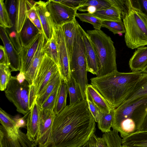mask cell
<instances>
[{"label": "cell", "mask_w": 147, "mask_h": 147, "mask_svg": "<svg viewBox=\"0 0 147 147\" xmlns=\"http://www.w3.org/2000/svg\"><path fill=\"white\" fill-rule=\"evenodd\" d=\"M95 122L86 99L67 105L56 115L45 147H82L94 134Z\"/></svg>", "instance_id": "6da1fadb"}, {"label": "cell", "mask_w": 147, "mask_h": 147, "mask_svg": "<svg viewBox=\"0 0 147 147\" xmlns=\"http://www.w3.org/2000/svg\"><path fill=\"white\" fill-rule=\"evenodd\" d=\"M142 74L140 72H121L117 70L91 78L90 84L115 109L125 100Z\"/></svg>", "instance_id": "7a4b0ae2"}, {"label": "cell", "mask_w": 147, "mask_h": 147, "mask_svg": "<svg viewBox=\"0 0 147 147\" xmlns=\"http://www.w3.org/2000/svg\"><path fill=\"white\" fill-rule=\"evenodd\" d=\"M147 114V95L122 104L114 109L112 127L124 138L140 131Z\"/></svg>", "instance_id": "3957f363"}, {"label": "cell", "mask_w": 147, "mask_h": 147, "mask_svg": "<svg viewBox=\"0 0 147 147\" xmlns=\"http://www.w3.org/2000/svg\"><path fill=\"white\" fill-rule=\"evenodd\" d=\"M86 33L98 57V71L96 76L117 71L116 50L110 36L100 30H88Z\"/></svg>", "instance_id": "277c9868"}, {"label": "cell", "mask_w": 147, "mask_h": 147, "mask_svg": "<svg viewBox=\"0 0 147 147\" xmlns=\"http://www.w3.org/2000/svg\"><path fill=\"white\" fill-rule=\"evenodd\" d=\"M123 21L125 29V42L128 48L133 49L147 45V17L140 9L132 3Z\"/></svg>", "instance_id": "5b68a950"}, {"label": "cell", "mask_w": 147, "mask_h": 147, "mask_svg": "<svg viewBox=\"0 0 147 147\" xmlns=\"http://www.w3.org/2000/svg\"><path fill=\"white\" fill-rule=\"evenodd\" d=\"M5 92L6 97L15 106L17 111L24 116L30 111L36 99L24 75L20 74L12 76Z\"/></svg>", "instance_id": "8992f818"}, {"label": "cell", "mask_w": 147, "mask_h": 147, "mask_svg": "<svg viewBox=\"0 0 147 147\" xmlns=\"http://www.w3.org/2000/svg\"><path fill=\"white\" fill-rule=\"evenodd\" d=\"M78 23L76 38L71 56L69 66L71 76L78 84L82 98H86L88 85L87 64L85 50L80 29Z\"/></svg>", "instance_id": "52a82bcc"}, {"label": "cell", "mask_w": 147, "mask_h": 147, "mask_svg": "<svg viewBox=\"0 0 147 147\" xmlns=\"http://www.w3.org/2000/svg\"><path fill=\"white\" fill-rule=\"evenodd\" d=\"M59 71L57 64L45 53L32 84L30 86L36 98L44 90L53 76Z\"/></svg>", "instance_id": "ba28073f"}, {"label": "cell", "mask_w": 147, "mask_h": 147, "mask_svg": "<svg viewBox=\"0 0 147 147\" xmlns=\"http://www.w3.org/2000/svg\"><path fill=\"white\" fill-rule=\"evenodd\" d=\"M53 29L58 49L59 71L62 79L66 83L69 80L71 76L68 52L61 27L53 23Z\"/></svg>", "instance_id": "9c48e42d"}, {"label": "cell", "mask_w": 147, "mask_h": 147, "mask_svg": "<svg viewBox=\"0 0 147 147\" xmlns=\"http://www.w3.org/2000/svg\"><path fill=\"white\" fill-rule=\"evenodd\" d=\"M46 3L47 9L54 24L61 26L76 20L77 11L56 0H50L46 2Z\"/></svg>", "instance_id": "30bf717a"}, {"label": "cell", "mask_w": 147, "mask_h": 147, "mask_svg": "<svg viewBox=\"0 0 147 147\" xmlns=\"http://www.w3.org/2000/svg\"><path fill=\"white\" fill-rule=\"evenodd\" d=\"M40 123L38 147H45L51 136L52 125L56 115L53 111L40 107Z\"/></svg>", "instance_id": "8fae6325"}, {"label": "cell", "mask_w": 147, "mask_h": 147, "mask_svg": "<svg viewBox=\"0 0 147 147\" xmlns=\"http://www.w3.org/2000/svg\"><path fill=\"white\" fill-rule=\"evenodd\" d=\"M38 144L30 140L26 134L20 129L17 136L9 134L5 128L0 126V147H36Z\"/></svg>", "instance_id": "7c38bea8"}, {"label": "cell", "mask_w": 147, "mask_h": 147, "mask_svg": "<svg viewBox=\"0 0 147 147\" xmlns=\"http://www.w3.org/2000/svg\"><path fill=\"white\" fill-rule=\"evenodd\" d=\"M0 36L8 56L11 71H20L21 67L20 55L10 40L6 28L0 27Z\"/></svg>", "instance_id": "4fadbf2b"}, {"label": "cell", "mask_w": 147, "mask_h": 147, "mask_svg": "<svg viewBox=\"0 0 147 147\" xmlns=\"http://www.w3.org/2000/svg\"><path fill=\"white\" fill-rule=\"evenodd\" d=\"M40 111V107L38 105L35 100L28 114L26 134L30 140L35 142L37 144L39 138Z\"/></svg>", "instance_id": "5bb4252c"}, {"label": "cell", "mask_w": 147, "mask_h": 147, "mask_svg": "<svg viewBox=\"0 0 147 147\" xmlns=\"http://www.w3.org/2000/svg\"><path fill=\"white\" fill-rule=\"evenodd\" d=\"M42 33L38 34L28 45L22 47L19 53L21 64L19 74L24 75L28 70L38 46Z\"/></svg>", "instance_id": "9a60e30c"}, {"label": "cell", "mask_w": 147, "mask_h": 147, "mask_svg": "<svg viewBox=\"0 0 147 147\" xmlns=\"http://www.w3.org/2000/svg\"><path fill=\"white\" fill-rule=\"evenodd\" d=\"M80 29L85 48L87 71L97 76L98 71V65L96 52L86 32L81 27Z\"/></svg>", "instance_id": "2e32d148"}, {"label": "cell", "mask_w": 147, "mask_h": 147, "mask_svg": "<svg viewBox=\"0 0 147 147\" xmlns=\"http://www.w3.org/2000/svg\"><path fill=\"white\" fill-rule=\"evenodd\" d=\"M46 42L42 33L41 35L39 44L36 52L28 70L24 74L25 79L30 86L32 84L44 55V46Z\"/></svg>", "instance_id": "e0dca14e"}, {"label": "cell", "mask_w": 147, "mask_h": 147, "mask_svg": "<svg viewBox=\"0 0 147 147\" xmlns=\"http://www.w3.org/2000/svg\"><path fill=\"white\" fill-rule=\"evenodd\" d=\"M35 7L41 22L43 34L47 41L52 38L53 34V22L46 7V2L36 1Z\"/></svg>", "instance_id": "ac0fdd59"}, {"label": "cell", "mask_w": 147, "mask_h": 147, "mask_svg": "<svg viewBox=\"0 0 147 147\" xmlns=\"http://www.w3.org/2000/svg\"><path fill=\"white\" fill-rule=\"evenodd\" d=\"M129 64L132 72H142L147 66V47L137 48L130 59Z\"/></svg>", "instance_id": "d6986e66"}, {"label": "cell", "mask_w": 147, "mask_h": 147, "mask_svg": "<svg viewBox=\"0 0 147 147\" xmlns=\"http://www.w3.org/2000/svg\"><path fill=\"white\" fill-rule=\"evenodd\" d=\"M36 1L31 0H17V13L15 24V28L19 33L28 18L27 12L34 6Z\"/></svg>", "instance_id": "ffe728a7"}, {"label": "cell", "mask_w": 147, "mask_h": 147, "mask_svg": "<svg viewBox=\"0 0 147 147\" xmlns=\"http://www.w3.org/2000/svg\"><path fill=\"white\" fill-rule=\"evenodd\" d=\"M78 22L74 21L65 24L61 28L68 51L69 59L71 56L76 38Z\"/></svg>", "instance_id": "44dd1931"}, {"label": "cell", "mask_w": 147, "mask_h": 147, "mask_svg": "<svg viewBox=\"0 0 147 147\" xmlns=\"http://www.w3.org/2000/svg\"><path fill=\"white\" fill-rule=\"evenodd\" d=\"M40 32L28 18L21 31L18 33L22 47L28 45L35 37Z\"/></svg>", "instance_id": "7402d4cb"}, {"label": "cell", "mask_w": 147, "mask_h": 147, "mask_svg": "<svg viewBox=\"0 0 147 147\" xmlns=\"http://www.w3.org/2000/svg\"><path fill=\"white\" fill-rule=\"evenodd\" d=\"M86 90L93 103L101 111L109 113L113 109L111 107L100 93L91 84H88Z\"/></svg>", "instance_id": "603a6c76"}, {"label": "cell", "mask_w": 147, "mask_h": 147, "mask_svg": "<svg viewBox=\"0 0 147 147\" xmlns=\"http://www.w3.org/2000/svg\"><path fill=\"white\" fill-rule=\"evenodd\" d=\"M122 145L130 147H147V131H139L122 138Z\"/></svg>", "instance_id": "cb8c5ba5"}, {"label": "cell", "mask_w": 147, "mask_h": 147, "mask_svg": "<svg viewBox=\"0 0 147 147\" xmlns=\"http://www.w3.org/2000/svg\"><path fill=\"white\" fill-rule=\"evenodd\" d=\"M147 95V74L143 73L134 88L122 103L125 104Z\"/></svg>", "instance_id": "d4e9b609"}, {"label": "cell", "mask_w": 147, "mask_h": 147, "mask_svg": "<svg viewBox=\"0 0 147 147\" xmlns=\"http://www.w3.org/2000/svg\"><path fill=\"white\" fill-rule=\"evenodd\" d=\"M62 78L59 71L52 77L40 94L36 99L38 106L40 107L55 88L61 82Z\"/></svg>", "instance_id": "484cf974"}, {"label": "cell", "mask_w": 147, "mask_h": 147, "mask_svg": "<svg viewBox=\"0 0 147 147\" xmlns=\"http://www.w3.org/2000/svg\"><path fill=\"white\" fill-rule=\"evenodd\" d=\"M0 121L8 134L12 136H17L20 129L17 126L15 119L1 108L0 109Z\"/></svg>", "instance_id": "4316f807"}, {"label": "cell", "mask_w": 147, "mask_h": 147, "mask_svg": "<svg viewBox=\"0 0 147 147\" xmlns=\"http://www.w3.org/2000/svg\"><path fill=\"white\" fill-rule=\"evenodd\" d=\"M114 109H113L109 113L99 111L97 121L99 129L103 133L111 131L114 117Z\"/></svg>", "instance_id": "83f0119b"}, {"label": "cell", "mask_w": 147, "mask_h": 147, "mask_svg": "<svg viewBox=\"0 0 147 147\" xmlns=\"http://www.w3.org/2000/svg\"><path fill=\"white\" fill-rule=\"evenodd\" d=\"M92 15L102 20H122L119 11L112 6L103 10L97 11Z\"/></svg>", "instance_id": "f1b7e54d"}, {"label": "cell", "mask_w": 147, "mask_h": 147, "mask_svg": "<svg viewBox=\"0 0 147 147\" xmlns=\"http://www.w3.org/2000/svg\"><path fill=\"white\" fill-rule=\"evenodd\" d=\"M66 83L69 98V105L83 100L80 88L71 74L69 80Z\"/></svg>", "instance_id": "f546056e"}, {"label": "cell", "mask_w": 147, "mask_h": 147, "mask_svg": "<svg viewBox=\"0 0 147 147\" xmlns=\"http://www.w3.org/2000/svg\"><path fill=\"white\" fill-rule=\"evenodd\" d=\"M68 90L65 82L62 79L59 93L53 111L57 115L66 107Z\"/></svg>", "instance_id": "4dcf8cb0"}, {"label": "cell", "mask_w": 147, "mask_h": 147, "mask_svg": "<svg viewBox=\"0 0 147 147\" xmlns=\"http://www.w3.org/2000/svg\"><path fill=\"white\" fill-rule=\"evenodd\" d=\"M45 53L46 54L57 64L59 68L58 49L55 37L53 34L51 38L46 42L44 46Z\"/></svg>", "instance_id": "1f68e13d"}, {"label": "cell", "mask_w": 147, "mask_h": 147, "mask_svg": "<svg viewBox=\"0 0 147 147\" xmlns=\"http://www.w3.org/2000/svg\"><path fill=\"white\" fill-rule=\"evenodd\" d=\"M102 27L108 28L114 34H121L125 32L124 24L122 20H102Z\"/></svg>", "instance_id": "d6a6232c"}, {"label": "cell", "mask_w": 147, "mask_h": 147, "mask_svg": "<svg viewBox=\"0 0 147 147\" xmlns=\"http://www.w3.org/2000/svg\"><path fill=\"white\" fill-rule=\"evenodd\" d=\"M102 137L105 141L107 147H121L122 145V139L118 132L115 130H111L109 132L104 133Z\"/></svg>", "instance_id": "836d02e7"}, {"label": "cell", "mask_w": 147, "mask_h": 147, "mask_svg": "<svg viewBox=\"0 0 147 147\" xmlns=\"http://www.w3.org/2000/svg\"><path fill=\"white\" fill-rule=\"evenodd\" d=\"M8 65L0 64V90L5 91L12 76Z\"/></svg>", "instance_id": "e575fe53"}, {"label": "cell", "mask_w": 147, "mask_h": 147, "mask_svg": "<svg viewBox=\"0 0 147 147\" xmlns=\"http://www.w3.org/2000/svg\"><path fill=\"white\" fill-rule=\"evenodd\" d=\"M0 26L5 28L13 26L3 0H0Z\"/></svg>", "instance_id": "d590c367"}, {"label": "cell", "mask_w": 147, "mask_h": 147, "mask_svg": "<svg viewBox=\"0 0 147 147\" xmlns=\"http://www.w3.org/2000/svg\"><path fill=\"white\" fill-rule=\"evenodd\" d=\"M76 17L83 22L88 23L91 24L94 30H100L102 27V20L92 14L88 13H77Z\"/></svg>", "instance_id": "8d00e7d4"}, {"label": "cell", "mask_w": 147, "mask_h": 147, "mask_svg": "<svg viewBox=\"0 0 147 147\" xmlns=\"http://www.w3.org/2000/svg\"><path fill=\"white\" fill-rule=\"evenodd\" d=\"M90 5L95 7L97 11L103 10L111 6L108 0H86V2L78 10L80 11H86V8Z\"/></svg>", "instance_id": "74e56055"}, {"label": "cell", "mask_w": 147, "mask_h": 147, "mask_svg": "<svg viewBox=\"0 0 147 147\" xmlns=\"http://www.w3.org/2000/svg\"><path fill=\"white\" fill-rule=\"evenodd\" d=\"M111 6L117 8L119 11L123 19L127 14L132 4L131 0H108Z\"/></svg>", "instance_id": "f35d334b"}, {"label": "cell", "mask_w": 147, "mask_h": 147, "mask_svg": "<svg viewBox=\"0 0 147 147\" xmlns=\"http://www.w3.org/2000/svg\"><path fill=\"white\" fill-rule=\"evenodd\" d=\"M61 83V82L57 85L40 107L41 108L53 111Z\"/></svg>", "instance_id": "ab89813d"}, {"label": "cell", "mask_w": 147, "mask_h": 147, "mask_svg": "<svg viewBox=\"0 0 147 147\" xmlns=\"http://www.w3.org/2000/svg\"><path fill=\"white\" fill-rule=\"evenodd\" d=\"M7 32L11 41L17 51L19 53L22 46L19 38L18 33L16 31L15 26L10 28H6Z\"/></svg>", "instance_id": "60d3db41"}, {"label": "cell", "mask_w": 147, "mask_h": 147, "mask_svg": "<svg viewBox=\"0 0 147 147\" xmlns=\"http://www.w3.org/2000/svg\"><path fill=\"white\" fill-rule=\"evenodd\" d=\"M4 2L12 23L13 26H15L17 13V0H5Z\"/></svg>", "instance_id": "b9f144b4"}, {"label": "cell", "mask_w": 147, "mask_h": 147, "mask_svg": "<svg viewBox=\"0 0 147 147\" xmlns=\"http://www.w3.org/2000/svg\"><path fill=\"white\" fill-rule=\"evenodd\" d=\"M86 99L87 102L89 111L93 117L95 122H97L100 110L95 105L89 96L86 90Z\"/></svg>", "instance_id": "7bdbcfd3"}, {"label": "cell", "mask_w": 147, "mask_h": 147, "mask_svg": "<svg viewBox=\"0 0 147 147\" xmlns=\"http://www.w3.org/2000/svg\"><path fill=\"white\" fill-rule=\"evenodd\" d=\"M69 7L77 11L78 8L82 6L86 1V0H56Z\"/></svg>", "instance_id": "ee69618b"}, {"label": "cell", "mask_w": 147, "mask_h": 147, "mask_svg": "<svg viewBox=\"0 0 147 147\" xmlns=\"http://www.w3.org/2000/svg\"><path fill=\"white\" fill-rule=\"evenodd\" d=\"M134 6L140 9L147 17V0H131Z\"/></svg>", "instance_id": "f6af8a7d"}, {"label": "cell", "mask_w": 147, "mask_h": 147, "mask_svg": "<svg viewBox=\"0 0 147 147\" xmlns=\"http://www.w3.org/2000/svg\"><path fill=\"white\" fill-rule=\"evenodd\" d=\"M0 64H3L9 66L8 56L3 46H0Z\"/></svg>", "instance_id": "bcb514c9"}, {"label": "cell", "mask_w": 147, "mask_h": 147, "mask_svg": "<svg viewBox=\"0 0 147 147\" xmlns=\"http://www.w3.org/2000/svg\"><path fill=\"white\" fill-rule=\"evenodd\" d=\"M35 5L28 10L27 13L28 18L31 22L34 20L38 16Z\"/></svg>", "instance_id": "7dc6e473"}, {"label": "cell", "mask_w": 147, "mask_h": 147, "mask_svg": "<svg viewBox=\"0 0 147 147\" xmlns=\"http://www.w3.org/2000/svg\"><path fill=\"white\" fill-rule=\"evenodd\" d=\"M95 138L97 147H107L106 142L102 137H99L96 136Z\"/></svg>", "instance_id": "c3c4849f"}, {"label": "cell", "mask_w": 147, "mask_h": 147, "mask_svg": "<svg viewBox=\"0 0 147 147\" xmlns=\"http://www.w3.org/2000/svg\"><path fill=\"white\" fill-rule=\"evenodd\" d=\"M32 22L41 32L43 33L42 25L38 15L36 18Z\"/></svg>", "instance_id": "681fc988"}, {"label": "cell", "mask_w": 147, "mask_h": 147, "mask_svg": "<svg viewBox=\"0 0 147 147\" xmlns=\"http://www.w3.org/2000/svg\"><path fill=\"white\" fill-rule=\"evenodd\" d=\"M95 136L94 133L88 141V147H97Z\"/></svg>", "instance_id": "f907efd6"}, {"label": "cell", "mask_w": 147, "mask_h": 147, "mask_svg": "<svg viewBox=\"0 0 147 147\" xmlns=\"http://www.w3.org/2000/svg\"><path fill=\"white\" fill-rule=\"evenodd\" d=\"M147 131V114L143 121L140 130V131Z\"/></svg>", "instance_id": "816d5d0a"}, {"label": "cell", "mask_w": 147, "mask_h": 147, "mask_svg": "<svg viewBox=\"0 0 147 147\" xmlns=\"http://www.w3.org/2000/svg\"><path fill=\"white\" fill-rule=\"evenodd\" d=\"M97 11L96 8L93 6L90 5L86 7V11H87L88 13L92 14Z\"/></svg>", "instance_id": "f5cc1de1"}, {"label": "cell", "mask_w": 147, "mask_h": 147, "mask_svg": "<svg viewBox=\"0 0 147 147\" xmlns=\"http://www.w3.org/2000/svg\"><path fill=\"white\" fill-rule=\"evenodd\" d=\"M142 72L147 74V66L143 70Z\"/></svg>", "instance_id": "db71d44e"}, {"label": "cell", "mask_w": 147, "mask_h": 147, "mask_svg": "<svg viewBox=\"0 0 147 147\" xmlns=\"http://www.w3.org/2000/svg\"><path fill=\"white\" fill-rule=\"evenodd\" d=\"M82 147H88V143L87 142L86 144L84 145Z\"/></svg>", "instance_id": "11a10c76"}, {"label": "cell", "mask_w": 147, "mask_h": 147, "mask_svg": "<svg viewBox=\"0 0 147 147\" xmlns=\"http://www.w3.org/2000/svg\"><path fill=\"white\" fill-rule=\"evenodd\" d=\"M121 147H130L129 146L125 145H121Z\"/></svg>", "instance_id": "9f6ffc18"}]
</instances>
